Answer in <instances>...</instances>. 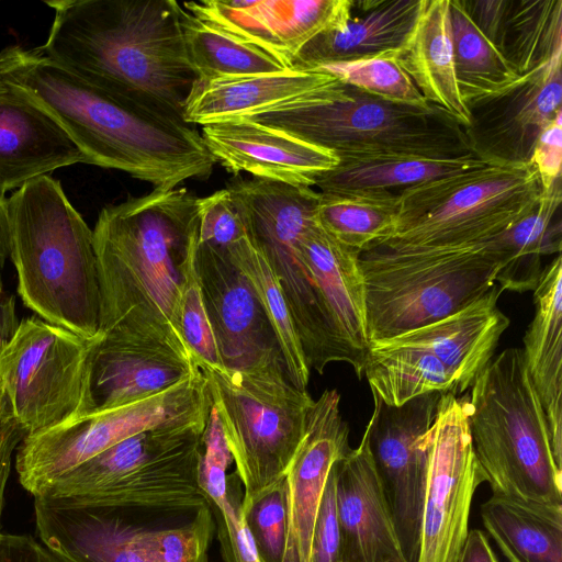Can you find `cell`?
I'll use <instances>...</instances> for the list:
<instances>
[{
    "label": "cell",
    "mask_w": 562,
    "mask_h": 562,
    "mask_svg": "<svg viewBox=\"0 0 562 562\" xmlns=\"http://www.w3.org/2000/svg\"><path fill=\"white\" fill-rule=\"evenodd\" d=\"M201 198L154 189L103 207L93 228L100 336L161 342L192 357L179 317L182 265L199 241Z\"/></svg>",
    "instance_id": "1"
},
{
    "label": "cell",
    "mask_w": 562,
    "mask_h": 562,
    "mask_svg": "<svg viewBox=\"0 0 562 562\" xmlns=\"http://www.w3.org/2000/svg\"><path fill=\"white\" fill-rule=\"evenodd\" d=\"M46 56L86 81L178 123L198 79L175 0L46 1Z\"/></svg>",
    "instance_id": "2"
},
{
    "label": "cell",
    "mask_w": 562,
    "mask_h": 562,
    "mask_svg": "<svg viewBox=\"0 0 562 562\" xmlns=\"http://www.w3.org/2000/svg\"><path fill=\"white\" fill-rule=\"evenodd\" d=\"M0 76L27 91L64 127L90 165L170 190L207 178L216 164L196 125L154 115L86 81L38 47L0 50Z\"/></svg>",
    "instance_id": "3"
},
{
    "label": "cell",
    "mask_w": 562,
    "mask_h": 562,
    "mask_svg": "<svg viewBox=\"0 0 562 562\" xmlns=\"http://www.w3.org/2000/svg\"><path fill=\"white\" fill-rule=\"evenodd\" d=\"M10 257L23 304L86 339L100 337V286L93 232L48 175L8 199Z\"/></svg>",
    "instance_id": "4"
},
{
    "label": "cell",
    "mask_w": 562,
    "mask_h": 562,
    "mask_svg": "<svg viewBox=\"0 0 562 562\" xmlns=\"http://www.w3.org/2000/svg\"><path fill=\"white\" fill-rule=\"evenodd\" d=\"M342 156L471 155L463 127L446 111L380 99L335 83L299 101L246 117Z\"/></svg>",
    "instance_id": "5"
},
{
    "label": "cell",
    "mask_w": 562,
    "mask_h": 562,
    "mask_svg": "<svg viewBox=\"0 0 562 562\" xmlns=\"http://www.w3.org/2000/svg\"><path fill=\"white\" fill-rule=\"evenodd\" d=\"M470 389L472 445L493 494L562 505V468L522 348L493 357Z\"/></svg>",
    "instance_id": "6"
},
{
    "label": "cell",
    "mask_w": 562,
    "mask_h": 562,
    "mask_svg": "<svg viewBox=\"0 0 562 562\" xmlns=\"http://www.w3.org/2000/svg\"><path fill=\"white\" fill-rule=\"evenodd\" d=\"M205 424L130 437L75 467L38 497L135 515L194 513L209 504L200 486Z\"/></svg>",
    "instance_id": "7"
},
{
    "label": "cell",
    "mask_w": 562,
    "mask_h": 562,
    "mask_svg": "<svg viewBox=\"0 0 562 562\" xmlns=\"http://www.w3.org/2000/svg\"><path fill=\"white\" fill-rule=\"evenodd\" d=\"M501 255L490 240L464 247L362 251L369 342L436 322L495 285Z\"/></svg>",
    "instance_id": "8"
},
{
    "label": "cell",
    "mask_w": 562,
    "mask_h": 562,
    "mask_svg": "<svg viewBox=\"0 0 562 562\" xmlns=\"http://www.w3.org/2000/svg\"><path fill=\"white\" fill-rule=\"evenodd\" d=\"M542 193L530 164H485L428 181L400 194L392 235L372 247L431 249L482 244L526 214Z\"/></svg>",
    "instance_id": "9"
},
{
    "label": "cell",
    "mask_w": 562,
    "mask_h": 562,
    "mask_svg": "<svg viewBox=\"0 0 562 562\" xmlns=\"http://www.w3.org/2000/svg\"><path fill=\"white\" fill-rule=\"evenodd\" d=\"M195 364L207 381L235 475L244 488L241 508L246 509L285 477L314 400L290 382L285 370Z\"/></svg>",
    "instance_id": "10"
},
{
    "label": "cell",
    "mask_w": 562,
    "mask_h": 562,
    "mask_svg": "<svg viewBox=\"0 0 562 562\" xmlns=\"http://www.w3.org/2000/svg\"><path fill=\"white\" fill-rule=\"evenodd\" d=\"M30 316L0 350V393L27 435L72 423L92 409L91 359L99 341Z\"/></svg>",
    "instance_id": "11"
},
{
    "label": "cell",
    "mask_w": 562,
    "mask_h": 562,
    "mask_svg": "<svg viewBox=\"0 0 562 562\" xmlns=\"http://www.w3.org/2000/svg\"><path fill=\"white\" fill-rule=\"evenodd\" d=\"M211 404L207 381L198 369L151 396L27 435L15 456L20 483L38 497L75 467L130 437L162 427L205 424Z\"/></svg>",
    "instance_id": "12"
},
{
    "label": "cell",
    "mask_w": 562,
    "mask_h": 562,
    "mask_svg": "<svg viewBox=\"0 0 562 562\" xmlns=\"http://www.w3.org/2000/svg\"><path fill=\"white\" fill-rule=\"evenodd\" d=\"M485 476L474 453L469 397L442 393L428 432L417 562H457L476 487Z\"/></svg>",
    "instance_id": "13"
},
{
    "label": "cell",
    "mask_w": 562,
    "mask_h": 562,
    "mask_svg": "<svg viewBox=\"0 0 562 562\" xmlns=\"http://www.w3.org/2000/svg\"><path fill=\"white\" fill-rule=\"evenodd\" d=\"M441 394L427 393L391 406L372 392L374 407L366 427L369 448L406 562L418 558L428 432Z\"/></svg>",
    "instance_id": "14"
},
{
    "label": "cell",
    "mask_w": 562,
    "mask_h": 562,
    "mask_svg": "<svg viewBox=\"0 0 562 562\" xmlns=\"http://www.w3.org/2000/svg\"><path fill=\"white\" fill-rule=\"evenodd\" d=\"M468 109L463 130L475 157L496 166L529 164L540 133L562 113V53Z\"/></svg>",
    "instance_id": "15"
},
{
    "label": "cell",
    "mask_w": 562,
    "mask_h": 562,
    "mask_svg": "<svg viewBox=\"0 0 562 562\" xmlns=\"http://www.w3.org/2000/svg\"><path fill=\"white\" fill-rule=\"evenodd\" d=\"M195 262L221 364L243 371L285 370L270 321L228 252L198 241Z\"/></svg>",
    "instance_id": "16"
},
{
    "label": "cell",
    "mask_w": 562,
    "mask_h": 562,
    "mask_svg": "<svg viewBox=\"0 0 562 562\" xmlns=\"http://www.w3.org/2000/svg\"><path fill=\"white\" fill-rule=\"evenodd\" d=\"M339 402L336 390H326L314 401L304 437L285 474L288 526L282 562H311L314 526L328 475L350 450Z\"/></svg>",
    "instance_id": "17"
},
{
    "label": "cell",
    "mask_w": 562,
    "mask_h": 562,
    "mask_svg": "<svg viewBox=\"0 0 562 562\" xmlns=\"http://www.w3.org/2000/svg\"><path fill=\"white\" fill-rule=\"evenodd\" d=\"M201 135L216 162L234 175L313 187L339 162L328 149L245 119L202 126Z\"/></svg>",
    "instance_id": "18"
},
{
    "label": "cell",
    "mask_w": 562,
    "mask_h": 562,
    "mask_svg": "<svg viewBox=\"0 0 562 562\" xmlns=\"http://www.w3.org/2000/svg\"><path fill=\"white\" fill-rule=\"evenodd\" d=\"M75 164L90 161L46 109L0 76V198Z\"/></svg>",
    "instance_id": "19"
},
{
    "label": "cell",
    "mask_w": 562,
    "mask_h": 562,
    "mask_svg": "<svg viewBox=\"0 0 562 562\" xmlns=\"http://www.w3.org/2000/svg\"><path fill=\"white\" fill-rule=\"evenodd\" d=\"M38 541L75 562H149L148 528L122 509L34 497Z\"/></svg>",
    "instance_id": "20"
},
{
    "label": "cell",
    "mask_w": 562,
    "mask_h": 562,
    "mask_svg": "<svg viewBox=\"0 0 562 562\" xmlns=\"http://www.w3.org/2000/svg\"><path fill=\"white\" fill-rule=\"evenodd\" d=\"M339 562L404 559L390 508L371 457L368 431L335 465Z\"/></svg>",
    "instance_id": "21"
},
{
    "label": "cell",
    "mask_w": 562,
    "mask_h": 562,
    "mask_svg": "<svg viewBox=\"0 0 562 562\" xmlns=\"http://www.w3.org/2000/svg\"><path fill=\"white\" fill-rule=\"evenodd\" d=\"M198 369L193 357L161 342L101 336L91 359L90 414L151 396L189 378Z\"/></svg>",
    "instance_id": "22"
},
{
    "label": "cell",
    "mask_w": 562,
    "mask_h": 562,
    "mask_svg": "<svg viewBox=\"0 0 562 562\" xmlns=\"http://www.w3.org/2000/svg\"><path fill=\"white\" fill-rule=\"evenodd\" d=\"M499 295L498 286L494 285L457 312L378 342L431 353L453 374L461 394L493 359L501 336L509 326V318L497 306Z\"/></svg>",
    "instance_id": "23"
},
{
    "label": "cell",
    "mask_w": 562,
    "mask_h": 562,
    "mask_svg": "<svg viewBox=\"0 0 562 562\" xmlns=\"http://www.w3.org/2000/svg\"><path fill=\"white\" fill-rule=\"evenodd\" d=\"M426 0L352 1L351 13L340 30L325 31L306 43L292 59V67L316 70L356 59L395 55L409 44Z\"/></svg>",
    "instance_id": "24"
},
{
    "label": "cell",
    "mask_w": 562,
    "mask_h": 562,
    "mask_svg": "<svg viewBox=\"0 0 562 562\" xmlns=\"http://www.w3.org/2000/svg\"><path fill=\"white\" fill-rule=\"evenodd\" d=\"M336 81L327 72L297 68L209 81L196 79L184 104L183 120L205 126L246 119L299 101Z\"/></svg>",
    "instance_id": "25"
},
{
    "label": "cell",
    "mask_w": 562,
    "mask_h": 562,
    "mask_svg": "<svg viewBox=\"0 0 562 562\" xmlns=\"http://www.w3.org/2000/svg\"><path fill=\"white\" fill-rule=\"evenodd\" d=\"M535 314L524 336V357L542 404L553 458L562 468V258L544 266L533 290Z\"/></svg>",
    "instance_id": "26"
},
{
    "label": "cell",
    "mask_w": 562,
    "mask_h": 562,
    "mask_svg": "<svg viewBox=\"0 0 562 562\" xmlns=\"http://www.w3.org/2000/svg\"><path fill=\"white\" fill-rule=\"evenodd\" d=\"M301 251L337 330L364 362L370 342L361 251L338 241L318 222L304 234Z\"/></svg>",
    "instance_id": "27"
},
{
    "label": "cell",
    "mask_w": 562,
    "mask_h": 562,
    "mask_svg": "<svg viewBox=\"0 0 562 562\" xmlns=\"http://www.w3.org/2000/svg\"><path fill=\"white\" fill-rule=\"evenodd\" d=\"M319 175V193L339 196H400L415 186L485 165L473 154L456 159L418 156H342Z\"/></svg>",
    "instance_id": "28"
},
{
    "label": "cell",
    "mask_w": 562,
    "mask_h": 562,
    "mask_svg": "<svg viewBox=\"0 0 562 562\" xmlns=\"http://www.w3.org/2000/svg\"><path fill=\"white\" fill-rule=\"evenodd\" d=\"M397 59L428 103L462 127L470 124L456 79L449 0H426L414 35Z\"/></svg>",
    "instance_id": "29"
},
{
    "label": "cell",
    "mask_w": 562,
    "mask_h": 562,
    "mask_svg": "<svg viewBox=\"0 0 562 562\" xmlns=\"http://www.w3.org/2000/svg\"><path fill=\"white\" fill-rule=\"evenodd\" d=\"M562 182L557 179L537 203L491 241L501 255L495 274L499 292L533 291L542 273V257L561 254Z\"/></svg>",
    "instance_id": "30"
},
{
    "label": "cell",
    "mask_w": 562,
    "mask_h": 562,
    "mask_svg": "<svg viewBox=\"0 0 562 562\" xmlns=\"http://www.w3.org/2000/svg\"><path fill=\"white\" fill-rule=\"evenodd\" d=\"M487 532L509 562H562V505L493 494L481 505Z\"/></svg>",
    "instance_id": "31"
},
{
    "label": "cell",
    "mask_w": 562,
    "mask_h": 562,
    "mask_svg": "<svg viewBox=\"0 0 562 562\" xmlns=\"http://www.w3.org/2000/svg\"><path fill=\"white\" fill-rule=\"evenodd\" d=\"M180 4L198 20L270 52L292 67L300 50L294 0H200Z\"/></svg>",
    "instance_id": "32"
},
{
    "label": "cell",
    "mask_w": 562,
    "mask_h": 562,
    "mask_svg": "<svg viewBox=\"0 0 562 562\" xmlns=\"http://www.w3.org/2000/svg\"><path fill=\"white\" fill-rule=\"evenodd\" d=\"M363 375L371 391L391 406H401L432 392L460 394L449 369L431 353L417 348L370 342Z\"/></svg>",
    "instance_id": "33"
},
{
    "label": "cell",
    "mask_w": 562,
    "mask_h": 562,
    "mask_svg": "<svg viewBox=\"0 0 562 562\" xmlns=\"http://www.w3.org/2000/svg\"><path fill=\"white\" fill-rule=\"evenodd\" d=\"M178 7L187 55L199 80L256 76L292 68L277 55L198 20L180 2Z\"/></svg>",
    "instance_id": "34"
},
{
    "label": "cell",
    "mask_w": 562,
    "mask_h": 562,
    "mask_svg": "<svg viewBox=\"0 0 562 562\" xmlns=\"http://www.w3.org/2000/svg\"><path fill=\"white\" fill-rule=\"evenodd\" d=\"M494 46L519 76L562 53V0H508Z\"/></svg>",
    "instance_id": "35"
},
{
    "label": "cell",
    "mask_w": 562,
    "mask_h": 562,
    "mask_svg": "<svg viewBox=\"0 0 562 562\" xmlns=\"http://www.w3.org/2000/svg\"><path fill=\"white\" fill-rule=\"evenodd\" d=\"M454 72L465 105L494 97L519 76L477 29L461 0H449Z\"/></svg>",
    "instance_id": "36"
},
{
    "label": "cell",
    "mask_w": 562,
    "mask_h": 562,
    "mask_svg": "<svg viewBox=\"0 0 562 562\" xmlns=\"http://www.w3.org/2000/svg\"><path fill=\"white\" fill-rule=\"evenodd\" d=\"M227 252L249 280L270 321L290 382L300 390H306L311 370L306 364L285 299L269 265L248 237L231 247Z\"/></svg>",
    "instance_id": "37"
},
{
    "label": "cell",
    "mask_w": 562,
    "mask_h": 562,
    "mask_svg": "<svg viewBox=\"0 0 562 562\" xmlns=\"http://www.w3.org/2000/svg\"><path fill=\"white\" fill-rule=\"evenodd\" d=\"M398 209L400 196L321 193L317 222L338 241L362 252L392 235Z\"/></svg>",
    "instance_id": "38"
},
{
    "label": "cell",
    "mask_w": 562,
    "mask_h": 562,
    "mask_svg": "<svg viewBox=\"0 0 562 562\" xmlns=\"http://www.w3.org/2000/svg\"><path fill=\"white\" fill-rule=\"evenodd\" d=\"M340 82L380 99L414 106H427L420 91L402 68L395 55H383L323 66Z\"/></svg>",
    "instance_id": "39"
},
{
    "label": "cell",
    "mask_w": 562,
    "mask_h": 562,
    "mask_svg": "<svg viewBox=\"0 0 562 562\" xmlns=\"http://www.w3.org/2000/svg\"><path fill=\"white\" fill-rule=\"evenodd\" d=\"M215 532V518L209 504L178 527L148 529L149 562H209V548Z\"/></svg>",
    "instance_id": "40"
},
{
    "label": "cell",
    "mask_w": 562,
    "mask_h": 562,
    "mask_svg": "<svg viewBox=\"0 0 562 562\" xmlns=\"http://www.w3.org/2000/svg\"><path fill=\"white\" fill-rule=\"evenodd\" d=\"M196 248L198 244L190 249L182 265L179 300L181 333L195 361L221 364L196 270Z\"/></svg>",
    "instance_id": "41"
},
{
    "label": "cell",
    "mask_w": 562,
    "mask_h": 562,
    "mask_svg": "<svg viewBox=\"0 0 562 562\" xmlns=\"http://www.w3.org/2000/svg\"><path fill=\"white\" fill-rule=\"evenodd\" d=\"M241 510L260 561L282 562L288 526L285 480Z\"/></svg>",
    "instance_id": "42"
},
{
    "label": "cell",
    "mask_w": 562,
    "mask_h": 562,
    "mask_svg": "<svg viewBox=\"0 0 562 562\" xmlns=\"http://www.w3.org/2000/svg\"><path fill=\"white\" fill-rule=\"evenodd\" d=\"M233 458L226 443L217 411L212 402L202 435L200 486L213 510H221L231 501V476L227 470Z\"/></svg>",
    "instance_id": "43"
},
{
    "label": "cell",
    "mask_w": 562,
    "mask_h": 562,
    "mask_svg": "<svg viewBox=\"0 0 562 562\" xmlns=\"http://www.w3.org/2000/svg\"><path fill=\"white\" fill-rule=\"evenodd\" d=\"M246 237L245 224L226 188L201 198L200 245L227 252Z\"/></svg>",
    "instance_id": "44"
},
{
    "label": "cell",
    "mask_w": 562,
    "mask_h": 562,
    "mask_svg": "<svg viewBox=\"0 0 562 562\" xmlns=\"http://www.w3.org/2000/svg\"><path fill=\"white\" fill-rule=\"evenodd\" d=\"M231 481V501L221 510H213L224 562H261L246 526L241 498L234 493Z\"/></svg>",
    "instance_id": "45"
},
{
    "label": "cell",
    "mask_w": 562,
    "mask_h": 562,
    "mask_svg": "<svg viewBox=\"0 0 562 562\" xmlns=\"http://www.w3.org/2000/svg\"><path fill=\"white\" fill-rule=\"evenodd\" d=\"M335 465L328 475L313 531L311 562H339L340 531L336 509Z\"/></svg>",
    "instance_id": "46"
},
{
    "label": "cell",
    "mask_w": 562,
    "mask_h": 562,
    "mask_svg": "<svg viewBox=\"0 0 562 562\" xmlns=\"http://www.w3.org/2000/svg\"><path fill=\"white\" fill-rule=\"evenodd\" d=\"M562 162V113L540 133L530 165L537 170L543 192L561 178Z\"/></svg>",
    "instance_id": "47"
},
{
    "label": "cell",
    "mask_w": 562,
    "mask_h": 562,
    "mask_svg": "<svg viewBox=\"0 0 562 562\" xmlns=\"http://www.w3.org/2000/svg\"><path fill=\"white\" fill-rule=\"evenodd\" d=\"M25 436L26 432L13 418L8 403L0 393V526L13 453Z\"/></svg>",
    "instance_id": "48"
},
{
    "label": "cell",
    "mask_w": 562,
    "mask_h": 562,
    "mask_svg": "<svg viewBox=\"0 0 562 562\" xmlns=\"http://www.w3.org/2000/svg\"><path fill=\"white\" fill-rule=\"evenodd\" d=\"M0 562H48V559L35 538L0 532Z\"/></svg>",
    "instance_id": "49"
},
{
    "label": "cell",
    "mask_w": 562,
    "mask_h": 562,
    "mask_svg": "<svg viewBox=\"0 0 562 562\" xmlns=\"http://www.w3.org/2000/svg\"><path fill=\"white\" fill-rule=\"evenodd\" d=\"M457 562H498L487 537L479 529L468 531Z\"/></svg>",
    "instance_id": "50"
},
{
    "label": "cell",
    "mask_w": 562,
    "mask_h": 562,
    "mask_svg": "<svg viewBox=\"0 0 562 562\" xmlns=\"http://www.w3.org/2000/svg\"><path fill=\"white\" fill-rule=\"evenodd\" d=\"M18 325L15 299L3 290L0 274V350L11 339Z\"/></svg>",
    "instance_id": "51"
},
{
    "label": "cell",
    "mask_w": 562,
    "mask_h": 562,
    "mask_svg": "<svg viewBox=\"0 0 562 562\" xmlns=\"http://www.w3.org/2000/svg\"><path fill=\"white\" fill-rule=\"evenodd\" d=\"M10 256V225L8 199L0 198V274L5 259Z\"/></svg>",
    "instance_id": "52"
},
{
    "label": "cell",
    "mask_w": 562,
    "mask_h": 562,
    "mask_svg": "<svg viewBox=\"0 0 562 562\" xmlns=\"http://www.w3.org/2000/svg\"><path fill=\"white\" fill-rule=\"evenodd\" d=\"M45 551H46L48 562H75V561L70 560L69 558H67L56 551H52L46 548H45Z\"/></svg>",
    "instance_id": "53"
},
{
    "label": "cell",
    "mask_w": 562,
    "mask_h": 562,
    "mask_svg": "<svg viewBox=\"0 0 562 562\" xmlns=\"http://www.w3.org/2000/svg\"><path fill=\"white\" fill-rule=\"evenodd\" d=\"M391 562H406L405 559H398V560H394V561H391Z\"/></svg>",
    "instance_id": "54"
}]
</instances>
